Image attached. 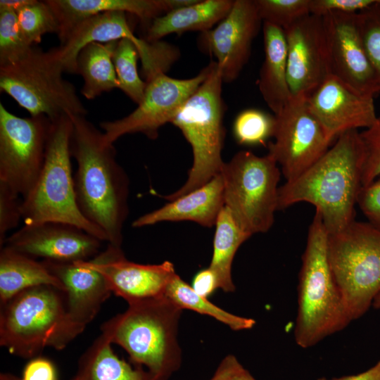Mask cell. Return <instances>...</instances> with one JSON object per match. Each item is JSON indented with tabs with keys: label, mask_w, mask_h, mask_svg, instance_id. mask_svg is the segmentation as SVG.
<instances>
[{
	"label": "cell",
	"mask_w": 380,
	"mask_h": 380,
	"mask_svg": "<svg viewBox=\"0 0 380 380\" xmlns=\"http://www.w3.org/2000/svg\"><path fill=\"white\" fill-rule=\"evenodd\" d=\"M70 153L77 162L74 175L77 206L99 227L107 242L122 247L123 227L129 214V179L116 159L113 144L85 115L70 116Z\"/></svg>",
	"instance_id": "obj_1"
},
{
	"label": "cell",
	"mask_w": 380,
	"mask_h": 380,
	"mask_svg": "<svg viewBox=\"0 0 380 380\" xmlns=\"http://www.w3.org/2000/svg\"><path fill=\"white\" fill-rule=\"evenodd\" d=\"M364 161L359 131L343 133L308 169L279 186L278 210L306 202L320 214L328 234L343 230L355 220Z\"/></svg>",
	"instance_id": "obj_2"
},
{
	"label": "cell",
	"mask_w": 380,
	"mask_h": 380,
	"mask_svg": "<svg viewBox=\"0 0 380 380\" xmlns=\"http://www.w3.org/2000/svg\"><path fill=\"white\" fill-rule=\"evenodd\" d=\"M182 310L165 295L132 302L104 322L103 334L155 380H167L181 364L178 327Z\"/></svg>",
	"instance_id": "obj_3"
},
{
	"label": "cell",
	"mask_w": 380,
	"mask_h": 380,
	"mask_svg": "<svg viewBox=\"0 0 380 380\" xmlns=\"http://www.w3.org/2000/svg\"><path fill=\"white\" fill-rule=\"evenodd\" d=\"M84 329L69 315L63 292L52 286L26 289L0 305V345L22 358L46 348L63 350Z\"/></svg>",
	"instance_id": "obj_4"
},
{
	"label": "cell",
	"mask_w": 380,
	"mask_h": 380,
	"mask_svg": "<svg viewBox=\"0 0 380 380\" xmlns=\"http://www.w3.org/2000/svg\"><path fill=\"white\" fill-rule=\"evenodd\" d=\"M328 233L315 211L309 227L298 276L296 344L312 347L350 322L327 257Z\"/></svg>",
	"instance_id": "obj_5"
},
{
	"label": "cell",
	"mask_w": 380,
	"mask_h": 380,
	"mask_svg": "<svg viewBox=\"0 0 380 380\" xmlns=\"http://www.w3.org/2000/svg\"><path fill=\"white\" fill-rule=\"evenodd\" d=\"M207 78L179 109L170 123L191 145L193 163L184 184L173 193L162 196L168 201L198 189L220 174L225 138L226 110L222 96L223 82L215 61Z\"/></svg>",
	"instance_id": "obj_6"
},
{
	"label": "cell",
	"mask_w": 380,
	"mask_h": 380,
	"mask_svg": "<svg viewBox=\"0 0 380 380\" xmlns=\"http://www.w3.org/2000/svg\"><path fill=\"white\" fill-rule=\"evenodd\" d=\"M72 127L69 115L51 120L42 171L31 192L22 199L23 221L25 225L61 222L107 241L105 234L83 216L77 204L70 160Z\"/></svg>",
	"instance_id": "obj_7"
},
{
	"label": "cell",
	"mask_w": 380,
	"mask_h": 380,
	"mask_svg": "<svg viewBox=\"0 0 380 380\" xmlns=\"http://www.w3.org/2000/svg\"><path fill=\"white\" fill-rule=\"evenodd\" d=\"M327 257L350 321L363 316L380 293V230L355 220L328 234Z\"/></svg>",
	"instance_id": "obj_8"
},
{
	"label": "cell",
	"mask_w": 380,
	"mask_h": 380,
	"mask_svg": "<svg viewBox=\"0 0 380 380\" xmlns=\"http://www.w3.org/2000/svg\"><path fill=\"white\" fill-rule=\"evenodd\" d=\"M58 49L33 46L18 62L0 68V91L9 95L31 116L54 120L63 115H85L86 108L75 86L63 78Z\"/></svg>",
	"instance_id": "obj_9"
},
{
	"label": "cell",
	"mask_w": 380,
	"mask_h": 380,
	"mask_svg": "<svg viewBox=\"0 0 380 380\" xmlns=\"http://www.w3.org/2000/svg\"><path fill=\"white\" fill-rule=\"evenodd\" d=\"M281 173L269 153L260 156L241 151L224 163L220 175L224 206L251 236L268 232L274 224Z\"/></svg>",
	"instance_id": "obj_10"
},
{
	"label": "cell",
	"mask_w": 380,
	"mask_h": 380,
	"mask_svg": "<svg viewBox=\"0 0 380 380\" xmlns=\"http://www.w3.org/2000/svg\"><path fill=\"white\" fill-rule=\"evenodd\" d=\"M51 120L18 117L0 103V182L25 198L42 171Z\"/></svg>",
	"instance_id": "obj_11"
},
{
	"label": "cell",
	"mask_w": 380,
	"mask_h": 380,
	"mask_svg": "<svg viewBox=\"0 0 380 380\" xmlns=\"http://www.w3.org/2000/svg\"><path fill=\"white\" fill-rule=\"evenodd\" d=\"M210 63L198 75L188 79H176L165 73L146 82L141 102L131 113L120 119L100 123L106 141L113 144L120 137L140 133L156 139L159 129L170 122L179 109L208 76Z\"/></svg>",
	"instance_id": "obj_12"
},
{
	"label": "cell",
	"mask_w": 380,
	"mask_h": 380,
	"mask_svg": "<svg viewBox=\"0 0 380 380\" xmlns=\"http://www.w3.org/2000/svg\"><path fill=\"white\" fill-rule=\"evenodd\" d=\"M275 116L268 153L280 166L286 181H291L313 165L332 141L310 113L306 99L292 97Z\"/></svg>",
	"instance_id": "obj_13"
},
{
	"label": "cell",
	"mask_w": 380,
	"mask_h": 380,
	"mask_svg": "<svg viewBox=\"0 0 380 380\" xmlns=\"http://www.w3.org/2000/svg\"><path fill=\"white\" fill-rule=\"evenodd\" d=\"M284 30L291 96L307 99L331 75L323 17L310 13Z\"/></svg>",
	"instance_id": "obj_14"
},
{
	"label": "cell",
	"mask_w": 380,
	"mask_h": 380,
	"mask_svg": "<svg viewBox=\"0 0 380 380\" xmlns=\"http://www.w3.org/2000/svg\"><path fill=\"white\" fill-rule=\"evenodd\" d=\"M262 22L255 0H235L215 27L200 34V48L216 58L223 82H232L239 77Z\"/></svg>",
	"instance_id": "obj_15"
},
{
	"label": "cell",
	"mask_w": 380,
	"mask_h": 380,
	"mask_svg": "<svg viewBox=\"0 0 380 380\" xmlns=\"http://www.w3.org/2000/svg\"><path fill=\"white\" fill-rule=\"evenodd\" d=\"M102 242L78 227L47 221L24 224L6 238L4 246L35 259L74 262L96 256Z\"/></svg>",
	"instance_id": "obj_16"
},
{
	"label": "cell",
	"mask_w": 380,
	"mask_h": 380,
	"mask_svg": "<svg viewBox=\"0 0 380 380\" xmlns=\"http://www.w3.org/2000/svg\"><path fill=\"white\" fill-rule=\"evenodd\" d=\"M374 95L330 75L306 99L310 113L333 141L343 133L368 128L376 120Z\"/></svg>",
	"instance_id": "obj_17"
},
{
	"label": "cell",
	"mask_w": 380,
	"mask_h": 380,
	"mask_svg": "<svg viewBox=\"0 0 380 380\" xmlns=\"http://www.w3.org/2000/svg\"><path fill=\"white\" fill-rule=\"evenodd\" d=\"M322 17L331 75L362 92L378 93L376 75L363 46L357 13H329Z\"/></svg>",
	"instance_id": "obj_18"
},
{
	"label": "cell",
	"mask_w": 380,
	"mask_h": 380,
	"mask_svg": "<svg viewBox=\"0 0 380 380\" xmlns=\"http://www.w3.org/2000/svg\"><path fill=\"white\" fill-rule=\"evenodd\" d=\"M91 261L105 278L112 293L127 304L164 296L176 274L174 264L168 260L159 264L136 263L125 258L122 247L109 243Z\"/></svg>",
	"instance_id": "obj_19"
},
{
	"label": "cell",
	"mask_w": 380,
	"mask_h": 380,
	"mask_svg": "<svg viewBox=\"0 0 380 380\" xmlns=\"http://www.w3.org/2000/svg\"><path fill=\"white\" fill-rule=\"evenodd\" d=\"M127 14L123 11L105 12L77 24L57 47L64 72L77 73L78 53L87 44L117 42L124 38L133 41L143 66L155 63L161 53L160 43L137 37L129 23Z\"/></svg>",
	"instance_id": "obj_20"
},
{
	"label": "cell",
	"mask_w": 380,
	"mask_h": 380,
	"mask_svg": "<svg viewBox=\"0 0 380 380\" xmlns=\"http://www.w3.org/2000/svg\"><path fill=\"white\" fill-rule=\"evenodd\" d=\"M42 262L62 283L69 315L75 322L86 327L112 293L105 278L94 267L91 259Z\"/></svg>",
	"instance_id": "obj_21"
},
{
	"label": "cell",
	"mask_w": 380,
	"mask_h": 380,
	"mask_svg": "<svg viewBox=\"0 0 380 380\" xmlns=\"http://www.w3.org/2000/svg\"><path fill=\"white\" fill-rule=\"evenodd\" d=\"M60 25L58 37L62 42L79 23L109 11H123L137 17L144 23L176 8L185 6L188 0H47Z\"/></svg>",
	"instance_id": "obj_22"
},
{
	"label": "cell",
	"mask_w": 380,
	"mask_h": 380,
	"mask_svg": "<svg viewBox=\"0 0 380 380\" xmlns=\"http://www.w3.org/2000/svg\"><path fill=\"white\" fill-rule=\"evenodd\" d=\"M224 206L223 182L220 174L198 189L137 217L132 226L139 228L163 222L191 221L212 227Z\"/></svg>",
	"instance_id": "obj_23"
},
{
	"label": "cell",
	"mask_w": 380,
	"mask_h": 380,
	"mask_svg": "<svg viewBox=\"0 0 380 380\" xmlns=\"http://www.w3.org/2000/svg\"><path fill=\"white\" fill-rule=\"evenodd\" d=\"M265 59L258 88L267 106L278 114L292 98L287 78V46L284 30L263 22Z\"/></svg>",
	"instance_id": "obj_24"
},
{
	"label": "cell",
	"mask_w": 380,
	"mask_h": 380,
	"mask_svg": "<svg viewBox=\"0 0 380 380\" xmlns=\"http://www.w3.org/2000/svg\"><path fill=\"white\" fill-rule=\"evenodd\" d=\"M234 1L196 0L191 4L172 10L152 20L144 38L149 42H156L170 34L208 31L228 14Z\"/></svg>",
	"instance_id": "obj_25"
},
{
	"label": "cell",
	"mask_w": 380,
	"mask_h": 380,
	"mask_svg": "<svg viewBox=\"0 0 380 380\" xmlns=\"http://www.w3.org/2000/svg\"><path fill=\"white\" fill-rule=\"evenodd\" d=\"M52 286L62 292V283L43 262L4 246L0 250V305L19 293L38 286Z\"/></svg>",
	"instance_id": "obj_26"
},
{
	"label": "cell",
	"mask_w": 380,
	"mask_h": 380,
	"mask_svg": "<svg viewBox=\"0 0 380 380\" xmlns=\"http://www.w3.org/2000/svg\"><path fill=\"white\" fill-rule=\"evenodd\" d=\"M76 376L80 380H155L142 367L119 358L102 334L81 356Z\"/></svg>",
	"instance_id": "obj_27"
},
{
	"label": "cell",
	"mask_w": 380,
	"mask_h": 380,
	"mask_svg": "<svg viewBox=\"0 0 380 380\" xmlns=\"http://www.w3.org/2000/svg\"><path fill=\"white\" fill-rule=\"evenodd\" d=\"M117 42H92L84 46L79 52L77 74L83 77L81 94L87 99H94L104 92L118 88L113 62V53Z\"/></svg>",
	"instance_id": "obj_28"
},
{
	"label": "cell",
	"mask_w": 380,
	"mask_h": 380,
	"mask_svg": "<svg viewBox=\"0 0 380 380\" xmlns=\"http://www.w3.org/2000/svg\"><path fill=\"white\" fill-rule=\"evenodd\" d=\"M250 237L224 206L215 224L213 255L208 267L216 277L218 289L224 292L235 291L232 277V262L239 248Z\"/></svg>",
	"instance_id": "obj_29"
},
{
	"label": "cell",
	"mask_w": 380,
	"mask_h": 380,
	"mask_svg": "<svg viewBox=\"0 0 380 380\" xmlns=\"http://www.w3.org/2000/svg\"><path fill=\"white\" fill-rule=\"evenodd\" d=\"M164 295L182 310H190L213 317L233 331L250 329L256 323L252 318L234 315L217 306L208 298L196 293L177 273L168 284Z\"/></svg>",
	"instance_id": "obj_30"
},
{
	"label": "cell",
	"mask_w": 380,
	"mask_h": 380,
	"mask_svg": "<svg viewBox=\"0 0 380 380\" xmlns=\"http://www.w3.org/2000/svg\"><path fill=\"white\" fill-rule=\"evenodd\" d=\"M139 58L138 51L132 40L124 38L117 42L113 53V62L118 89L137 105L141 102L147 85L138 72Z\"/></svg>",
	"instance_id": "obj_31"
},
{
	"label": "cell",
	"mask_w": 380,
	"mask_h": 380,
	"mask_svg": "<svg viewBox=\"0 0 380 380\" xmlns=\"http://www.w3.org/2000/svg\"><path fill=\"white\" fill-rule=\"evenodd\" d=\"M16 13L20 30L29 45L37 46L45 34L58 35L59 22L47 0H32Z\"/></svg>",
	"instance_id": "obj_32"
},
{
	"label": "cell",
	"mask_w": 380,
	"mask_h": 380,
	"mask_svg": "<svg viewBox=\"0 0 380 380\" xmlns=\"http://www.w3.org/2000/svg\"><path fill=\"white\" fill-rule=\"evenodd\" d=\"M275 116L259 109L249 108L242 110L236 117L233 125V134L241 145L263 144L273 137Z\"/></svg>",
	"instance_id": "obj_33"
},
{
	"label": "cell",
	"mask_w": 380,
	"mask_h": 380,
	"mask_svg": "<svg viewBox=\"0 0 380 380\" xmlns=\"http://www.w3.org/2000/svg\"><path fill=\"white\" fill-rule=\"evenodd\" d=\"M32 47L20 30L17 13L0 8V68L18 62L28 54Z\"/></svg>",
	"instance_id": "obj_34"
},
{
	"label": "cell",
	"mask_w": 380,
	"mask_h": 380,
	"mask_svg": "<svg viewBox=\"0 0 380 380\" xmlns=\"http://www.w3.org/2000/svg\"><path fill=\"white\" fill-rule=\"evenodd\" d=\"M262 22L285 30L310 14V0H255Z\"/></svg>",
	"instance_id": "obj_35"
},
{
	"label": "cell",
	"mask_w": 380,
	"mask_h": 380,
	"mask_svg": "<svg viewBox=\"0 0 380 380\" xmlns=\"http://www.w3.org/2000/svg\"><path fill=\"white\" fill-rule=\"evenodd\" d=\"M358 25L367 56L380 89V0L357 13Z\"/></svg>",
	"instance_id": "obj_36"
},
{
	"label": "cell",
	"mask_w": 380,
	"mask_h": 380,
	"mask_svg": "<svg viewBox=\"0 0 380 380\" xmlns=\"http://www.w3.org/2000/svg\"><path fill=\"white\" fill-rule=\"evenodd\" d=\"M360 134L365 149L362 177L365 186L380 177V117Z\"/></svg>",
	"instance_id": "obj_37"
},
{
	"label": "cell",
	"mask_w": 380,
	"mask_h": 380,
	"mask_svg": "<svg viewBox=\"0 0 380 380\" xmlns=\"http://www.w3.org/2000/svg\"><path fill=\"white\" fill-rule=\"evenodd\" d=\"M20 196L0 182V246L2 247L8 231L15 229L23 220Z\"/></svg>",
	"instance_id": "obj_38"
},
{
	"label": "cell",
	"mask_w": 380,
	"mask_h": 380,
	"mask_svg": "<svg viewBox=\"0 0 380 380\" xmlns=\"http://www.w3.org/2000/svg\"><path fill=\"white\" fill-rule=\"evenodd\" d=\"M377 0H310V13L324 16L329 13L355 14L372 6Z\"/></svg>",
	"instance_id": "obj_39"
},
{
	"label": "cell",
	"mask_w": 380,
	"mask_h": 380,
	"mask_svg": "<svg viewBox=\"0 0 380 380\" xmlns=\"http://www.w3.org/2000/svg\"><path fill=\"white\" fill-rule=\"evenodd\" d=\"M357 205L368 220V222L380 230V177L362 186Z\"/></svg>",
	"instance_id": "obj_40"
},
{
	"label": "cell",
	"mask_w": 380,
	"mask_h": 380,
	"mask_svg": "<svg viewBox=\"0 0 380 380\" xmlns=\"http://www.w3.org/2000/svg\"><path fill=\"white\" fill-rule=\"evenodd\" d=\"M21 380H58L55 365L48 358L37 356L25 365Z\"/></svg>",
	"instance_id": "obj_41"
},
{
	"label": "cell",
	"mask_w": 380,
	"mask_h": 380,
	"mask_svg": "<svg viewBox=\"0 0 380 380\" xmlns=\"http://www.w3.org/2000/svg\"><path fill=\"white\" fill-rule=\"evenodd\" d=\"M209 380H257L233 355L224 357Z\"/></svg>",
	"instance_id": "obj_42"
},
{
	"label": "cell",
	"mask_w": 380,
	"mask_h": 380,
	"mask_svg": "<svg viewBox=\"0 0 380 380\" xmlns=\"http://www.w3.org/2000/svg\"><path fill=\"white\" fill-rule=\"evenodd\" d=\"M191 286L196 293L206 298L218 289L216 277L209 267L195 275Z\"/></svg>",
	"instance_id": "obj_43"
},
{
	"label": "cell",
	"mask_w": 380,
	"mask_h": 380,
	"mask_svg": "<svg viewBox=\"0 0 380 380\" xmlns=\"http://www.w3.org/2000/svg\"><path fill=\"white\" fill-rule=\"evenodd\" d=\"M317 380H380V360L369 369L357 374L343 376L331 379L322 377Z\"/></svg>",
	"instance_id": "obj_44"
},
{
	"label": "cell",
	"mask_w": 380,
	"mask_h": 380,
	"mask_svg": "<svg viewBox=\"0 0 380 380\" xmlns=\"http://www.w3.org/2000/svg\"><path fill=\"white\" fill-rule=\"evenodd\" d=\"M32 1V0H1L0 8L10 9L17 12Z\"/></svg>",
	"instance_id": "obj_45"
},
{
	"label": "cell",
	"mask_w": 380,
	"mask_h": 380,
	"mask_svg": "<svg viewBox=\"0 0 380 380\" xmlns=\"http://www.w3.org/2000/svg\"><path fill=\"white\" fill-rule=\"evenodd\" d=\"M0 380H21L20 377L10 373H1Z\"/></svg>",
	"instance_id": "obj_46"
},
{
	"label": "cell",
	"mask_w": 380,
	"mask_h": 380,
	"mask_svg": "<svg viewBox=\"0 0 380 380\" xmlns=\"http://www.w3.org/2000/svg\"><path fill=\"white\" fill-rule=\"evenodd\" d=\"M372 307L375 309H380V293L374 298Z\"/></svg>",
	"instance_id": "obj_47"
},
{
	"label": "cell",
	"mask_w": 380,
	"mask_h": 380,
	"mask_svg": "<svg viewBox=\"0 0 380 380\" xmlns=\"http://www.w3.org/2000/svg\"><path fill=\"white\" fill-rule=\"evenodd\" d=\"M71 380H80L79 378L75 375Z\"/></svg>",
	"instance_id": "obj_48"
},
{
	"label": "cell",
	"mask_w": 380,
	"mask_h": 380,
	"mask_svg": "<svg viewBox=\"0 0 380 380\" xmlns=\"http://www.w3.org/2000/svg\"><path fill=\"white\" fill-rule=\"evenodd\" d=\"M379 93H380V89H379Z\"/></svg>",
	"instance_id": "obj_49"
}]
</instances>
